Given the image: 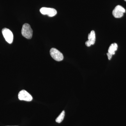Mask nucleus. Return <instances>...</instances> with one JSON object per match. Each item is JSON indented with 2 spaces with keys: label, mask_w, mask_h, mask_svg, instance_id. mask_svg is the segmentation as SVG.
<instances>
[{
  "label": "nucleus",
  "mask_w": 126,
  "mask_h": 126,
  "mask_svg": "<svg viewBox=\"0 0 126 126\" xmlns=\"http://www.w3.org/2000/svg\"><path fill=\"white\" fill-rule=\"evenodd\" d=\"M18 98L21 101H31L33 99L32 96L24 90H21L18 94Z\"/></svg>",
  "instance_id": "nucleus-5"
},
{
  "label": "nucleus",
  "mask_w": 126,
  "mask_h": 126,
  "mask_svg": "<svg viewBox=\"0 0 126 126\" xmlns=\"http://www.w3.org/2000/svg\"><path fill=\"white\" fill-rule=\"evenodd\" d=\"M85 44H86V45L87 46V47H90V46H91L92 45V44H91V42H90V41L89 40L86 41Z\"/></svg>",
  "instance_id": "nucleus-10"
},
{
  "label": "nucleus",
  "mask_w": 126,
  "mask_h": 126,
  "mask_svg": "<svg viewBox=\"0 0 126 126\" xmlns=\"http://www.w3.org/2000/svg\"><path fill=\"white\" fill-rule=\"evenodd\" d=\"M21 34L26 39H31L33 35V30L29 24H25L23 25L21 30Z\"/></svg>",
  "instance_id": "nucleus-1"
},
{
  "label": "nucleus",
  "mask_w": 126,
  "mask_h": 126,
  "mask_svg": "<svg viewBox=\"0 0 126 126\" xmlns=\"http://www.w3.org/2000/svg\"><path fill=\"white\" fill-rule=\"evenodd\" d=\"M2 32L6 41L10 44L12 43L14 39V35L11 31L6 28L2 30Z\"/></svg>",
  "instance_id": "nucleus-3"
},
{
  "label": "nucleus",
  "mask_w": 126,
  "mask_h": 126,
  "mask_svg": "<svg viewBox=\"0 0 126 126\" xmlns=\"http://www.w3.org/2000/svg\"><path fill=\"white\" fill-rule=\"evenodd\" d=\"M88 39V40L90 41L91 42L92 45L94 44L96 40V36H95V32L94 31H92L89 34Z\"/></svg>",
  "instance_id": "nucleus-8"
},
{
  "label": "nucleus",
  "mask_w": 126,
  "mask_h": 126,
  "mask_svg": "<svg viewBox=\"0 0 126 126\" xmlns=\"http://www.w3.org/2000/svg\"><path fill=\"white\" fill-rule=\"evenodd\" d=\"M107 55L108 57V59L109 60H110L111 59L112 57V55L110 54V53H107Z\"/></svg>",
  "instance_id": "nucleus-11"
},
{
  "label": "nucleus",
  "mask_w": 126,
  "mask_h": 126,
  "mask_svg": "<svg viewBox=\"0 0 126 126\" xmlns=\"http://www.w3.org/2000/svg\"><path fill=\"white\" fill-rule=\"evenodd\" d=\"M124 0L125 1H126V0Z\"/></svg>",
  "instance_id": "nucleus-12"
},
{
  "label": "nucleus",
  "mask_w": 126,
  "mask_h": 126,
  "mask_svg": "<svg viewBox=\"0 0 126 126\" xmlns=\"http://www.w3.org/2000/svg\"><path fill=\"white\" fill-rule=\"evenodd\" d=\"M50 53L52 58L56 61H61L63 59V54L55 48H51L50 50Z\"/></svg>",
  "instance_id": "nucleus-2"
},
{
  "label": "nucleus",
  "mask_w": 126,
  "mask_h": 126,
  "mask_svg": "<svg viewBox=\"0 0 126 126\" xmlns=\"http://www.w3.org/2000/svg\"><path fill=\"white\" fill-rule=\"evenodd\" d=\"M40 12L44 15H47L50 16L52 17L56 15L57 14V11L53 8H48L43 7L40 9Z\"/></svg>",
  "instance_id": "nucleus-6"
},
{
  "label": "nucleus",
  "mask_w": 126,
  "mask_h": 126,
  "mask_svg": "<svg viewBox=\"0 0 126 126\" xmlns=\"http://www.w3.org/2000/svg\"><path fill=\"white\" fill-rule=\"evenodd\" d=\"M126 12V10L121 6H117L113 10L112 15L116 18H120L123 16L124 13Z\"/></svg>",
  "instance_id": "nucleus-4"
},
{
  "label": "nucleus",
  "mask_w": 126,
  "mask_h": 126,
  "mask_svg": "<svg viewBox=\"0 0 126 126\" xmlns=\"http://www.w3.org/2000/svg\"><path fill=\"white\" fill-rule=\"evenodd\" d=\"M118 48V45L116 43H113L111 44L110 46L108 49V52L110 53L112 55H114L115 53V51L117 50Z\"/></svg>",
  "instance_id": "nucleus-7"
},
{
  "label": "nucleus",
  "mask_w": 126,
  "mask_h": 126,
  "mask_svg": "<svg viewBox=\"0 0 126 126\" xmlns=\"http://www.w3.org/2000/svg\"><path fill=\"white\" fill-rule=\"evenodd\" d=\"M65 116V111L63 110V111L60 113V115H59V116L56 118L55 121L58 123H61V122L63 121L64 118Z\"/></svg>",
  "instance_id": "nucleus-9"
}]
</instances>
